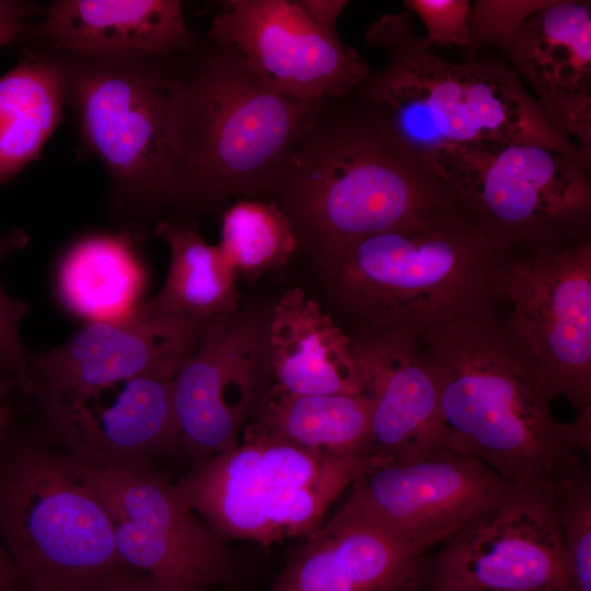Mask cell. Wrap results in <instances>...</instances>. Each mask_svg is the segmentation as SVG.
<instances>
[{
  "instance_id": "22",
  "label": "cell",
  "mask_w": 591,
  "mask_h": 591,
  "mask_svg": "<svg viewBox=\"0 0 591 591\" xmlns=\"http://www.w3.org/2000/svg\"><path fill=\"white\" fill-rule=\"evenodd\" d=\"M270 392L360 394L351 339L303 289H288L268 314Z\"/></svg>"
},
{
  "instance_id": "25",
  "label": "cell",
  "mask_w": 591,
  "mask_h": 591,
  "mask_svg": "<svg viewBox=\"0 0 591 591\" xmlns=\"http://www.w3.org/2000/svg\"><path fill=\"white\" fill-rule=\"evenodd\" d=\"M65 101V70L54 54H31L0 78V185L38 159Z\"/></svg>"
},
{
  "instance_id": "29",
  "label": "cell",
  "mask_w": 591,
  "mask_h": 591,
  "mask_svg": "<svg viewBox=\"0 0 591 591\" xmlns=\"http://www.w3.org/2000/svg\"><path fill=\"white\" fill-rule=\"evenodd\" d=\"M27 242L22 231L2 232L0 230V265L12 252L21 250ZM28 303L10 297L0 281V397L19 391L23 393L27 357L19 328L28 312Z\"/></svg>"
},
{
  "instance_id": "18",
  "label": "cell",
  "mask_w": 591,
  "mask_h": 591,
  "mask_svg": "<svg viewBox=\"0 0 591 591\" xmlns=\"http://www.w3.org/2000/svg\"><path fill=\"white\" fill-rule=\"evenodd\" d=\"M493 45L533 88L552 130L591 155L590 2L547 0Z\"/></svg>"
},
{
  "instance_id": "12",
  "label": "cell",
  "mask_w": 591,
  "mask_h": 591,
  "mask_svg": "<svg viewBox=\"0 0 591 591\" xmlns=\"http://www.w3.org/2000/svg\"><path fill=\"white\" fill-rule=\"evenodd\" d=\"M78 462L111 515L126 567L200 590L229 577L232 563L223 536L188 507L175 485L149 465Z\"/></svg>"
},
{
  "instance_id": "16",
  "label": "cell",
  "mask_w": 591,
  "mask_h": 591,
  "mask_svg": "<svg viewBox=\"0 0 591 591\" xmlns=\"http://www.w3.org/2000/svg\"><path fill=\"white\" fill-rule=\"evenodd\" d=\"M208 37L234 49L262 83L303 102L346 96L371 71L355 48L321 32L297 1H225Z\"/></svg>"
},
{
  "instance_id": "17",
  "label": "cell",
  "mask_w": 591,
  "mask_h": 591,
  "mask_svg": "<svg viewBox=\"0 0 591 591\" xmlns=\"http://www.w3.org/2000/svg\"><path fill=\"white\" fill-rule=\"evenodd\" d=\"M361 391L371 405L370 456L409 461L447 450L437 378L419 338L349 335Z\"/></svg>"
},
{
  "instance_id": "32",
  "label": "cell",
  "mask_w": 591,
  "mask_h": 591,
  "mask_svg": "<svg viewBox=\"0 0 591 591\" xmlns=\"http://www.w3.org/2000/svg\"><path fill=\"white\" fill-rule=\"evenodd\" d=\"M76 591H200V589L124 569Z\"/></svg>"
},
{
  "instance_id": "20",
  "label": "cell",
  "mask_w": 591,
  "mask_h": 591,
  "mask_svg": "<svg viewBox=\"0 0 591 591\" xmlns=\"http://www.w3.org/2000/svg\"><path fill=\"white\" fill-rule=\"evenodd\" d=\"M25 38L80 56L176 58L196 45L176 0H56Z\"/></svg>"
},
{
  "instance_id": "28",
  "label": "cell",
  "mask_w": 591,
  "mask_h": 591,
  "mask_svg": "<svg viewBox=\"0 0 591 591\" xmlns=\"http://www.w3.org/2000/svg\"><path fill=\"white\" fill-rule=\"evenodd\" d=\"M573 591H591V482L583 466L555 500Z\"/></svg>"
},
{
  "instance_id": "21",
  "label": "cell",
  "mask_w": 591,
  "mask_h": 591,
  "mask_svg": "<svg viewBox=\"0 0 591 591\" xmlns=\"http://www.w3.org/2000/svg\"><path fill=\"white\" fill-rule=\"evenodd\" d=\"M176 371L149 372L124 382L106 408L86 405L46 421L76 460L95 467L148 465L179 444L172 381Z\"/></svg>"
},
{
  "instance_id": "24",
  "label": "cell",
  "mask_w": 591,
  "mask_h": 591,
  "mask_svg": "<svg viewBox=\"0 0 591 591\" xmlns=\"http://www.w3.org/2000/svg\"><path fill=\"white\" fill-rule=\"evenodd\" d=\"M371 405L363 394L281 395L268 390L244 433L328 456H370Z\"/></svg>"
},
{
  "instance_id": "9",
  "label": "cell",
  "mask_w": 591,
  "mask_h": 591,
  "mask_svg": "<svg viewBox=\"0 0 591 591\" xmlns=\"http://www.w3.org/2000/svg\"><path fill=\"white\" fill-rule=\"evenodd\" d=\"M379 463L373 456L320 455L244 433L241 444L204 459L175 487L221 536L270 545L317 530L341 491Z\"/></svg>"
},
{
  "instance_id": "10",
  "label": "cell",
  "mask_w": 591,
  "mask_h": 591,
  "mask_svg": "<svg viewBox=\"0 0 591 591\" xmlns=\"http://www.w3.org/2000/svg\"><path fill=\"white\" fill-rule=\"evenodd\" d=\"M494 299L507 331L552 402L591 413V241L547 253H503Z\"/></svg>"
},
{
  "instance_id": "2",
  "label": "cell",
  "mask_w": 591,
  "mask_h": 591,
  "mask_svg": "<svg viewBox=\"0 0 591 591\" xmlns=\"http://www.w3.org/2000/svg\"><path fill=\"white\" fill-rule=\"evenodd\" d=\"M262 200L290 221L314 260L363 237L465 208L350 94L316 103Z\"/></svg>"
},
{
  "instance_id": "23",
  "label": "cell",
  "mask_w": 591,
  "mask_h": 591,
  "mask_svg": "<svg viewBox=\"0 0 591 591\" xmlns=\"http://www.w3.org/2000/svg\"><path fill=\"white\" fill-rule=\"evenodd\" d=\"M153 232L170 251L169 271L160 291L132 314L213 321L241 309L239 276L219 244L210 245L195 227L169 219L158 220Z\"/></svg>"
},
{
  "instance_id": "8",
  "label": "cell",
  "mask_w": 591,
  "mask_h": 591,
  "mask_svg": "<svg viewBox=\"0 0 591 591\" xmlns=\"http://www.w3.org/2000/svg\"><path fill=\"white\" fill-rule=\"evenodd\" d=\"M424 166L502 252L547 253L591 241V173L564 153L487 140L442 148Z\"/></svg>"
},
{
  "instance_id": "31",
  "label": "cell",
  "mask_w": 591,
  "mask_h": 591,
  "mask_svg": "<svg viewBox=\"0 0 591 591\" xmlns=\"http://www.w3.org/2000/svg\"><path fill=\"white\" fill-rule=\"evenodd\" d=\"M403 5L416 14L426 28L422 36L430 46H455L463 51L471 43L467 0H406Z\"/></svg>"
},
{
  "instance_id": "33",
  "label": "cell",
  "mask_w": 591,
  "mask_h": 591,
  "mask_svg": "<svg viewBox=\"0 0 591 591\" xmlns=\"http://www.w3.org/2000/svg\"><path fill=\"white\" fill-rule=\"evenodd\" d=\"M44 11L27 1L0 0V48L18 39L25 38L33 19Z\"/></svg>"
},
{
  "instance_id": "6",
  "label": "cell",
  "mask_w": 591,
  "mask_h": 591,
  "mask_svg": "<svg viewBox=\"0 0 591 591\" xmlns=\"http://www.w3.org/2000/svg\"><path fill=\"white\" fill-rule=\"evenodd\" d=\"M54 55L80 135L109 174L117 218L155 217L169 207L179 154L181 56Z\"/></svg>"
},
{
  "instance_id": "5",
  "label": "cell",
  "mask_w": 591,
  "mask_h": 591,
  "mask_svg": "<svg viewBox=\"0 0 591 591\" xmlns=\"http://www.w3.org/2000/svg\"><path fill=\"white\" fill-rule=\"evenodd\" d=\"M178 69L179 154L167 208L197 216L263 197L317 102L268 88L234 49L211 39L181 56Z\"/></svg>"
},
{
  "instance_id": "3",
  "label": "cell",
  "mask_w": 591,
  "mask_h": 591,
  "mask_svg": "<svg viewBox=\"0 0 591 591\" xmlns=\"http://www.w3.org/2000/svg\"><path fill=\"white\" fill-rule=\"evenodd\" d=\"M364 37L386 60L350 95L422 165L442 148L490 140L543 146L591 173V157L552 130L501 57L480 53L473 60H449L418 35L407 11L381 16Z\"/></svg>"
},
{
  "instance_id": "11",
  "label": "cell",
  "mask_w": 591,
  "mask_h": 591,
  "mask_svg": "<svg viewBox=\"0 0 591 591\" xmlns=\"http://www.w3.org/2000/svg\"><path fill=\"white\" fill-rule=\"evenodd\" d=\"M430 591H573L555 501L508 487L429 563Z\"/></svg>"
},
{
  "instance_id": "19",
  "label": "cell",
  "mask_w": 591,
  "mask_h": 591,
  "mask_svg": "<svg viewBox=\"0 0 591 591\" xmlns=\"http://www.w3.org/2000/svg\"><path fill=\"white\" fill-rule=\"evenodd\" d=\"M427 551L370 523L333 517L296 549L269 591H421Z\"/></svg>"
},
{
  "instance_id": "34",
  "label": "cell",
  "mask_w": 591,
  "mask_h": 591,
  "mask_svg": "<svg viewBox=\"0 0 591 591\" xmlns=\"http://www.w3.org/2000/svg\"><path fill=\"white\" fill-rule=\"evenodd\" d=\"M297 3L321 32L332 37H339L337 34V21L348 1L298 0Z\"/></svg>"
},
{
  "instance_id": "1",
  "label": "cell",
  "mask_w": 591,
  "mask_h": 591,
  "mask_svg": "<svg viewBox=\"0 0 591 591\" xmlns=\"http://www.w3.org/2000/svg\"><path fill=\"white\" fill-rule=\"evenodd\" d=\"M419 340L439 385L447 449L555 501L586 465L591 414L570 424L554 416L495 302Z\"/></svg>"
},
{
  "instance_id": "35",
  "label": "cell",
  "mask_w": 591,
  "mask_h": 591,
  "mask_svg": "<svg viewBox=\"0 0 591 591\" xmlns=\"http://www.w3.org/2000/svg\"><path fill=\"white\" fill-rule=\"evenodd\" d=\"M21 583L23 582L13 560L0 543V591H12Z\"/></svg>"
},
{
  "instance_id": "37",
  "label": "cell",
  "mask_w": 591,
  "mask_h": 591,
  "mask_svg": "<svg viewBox=\"0 0 591 591\" xmlns=\"http://www.w3.org/2000/svg\"><path fill=\"white\" fill-rule=\"evenodd\" d=\"M23 583H21L20 586H18L16 588H14L12 591H32L30 588H27L25 584L22 586Z\"/></svg>"
},
{
  "instance_id": "4",
  "label": "cell",
  "mask_w": 591,
  "mask_h": 591,
  "mask_svg": "<svg viewBox=\"0 0 591 591\" xmlns=\"http://www.w3.org/2000/svg\"><path fill=\"white\" fill-rule=\"evenodd\" d=\"M503 253L460 208L363 237L315 263L352 333L420 338L495 301Z\"/></svg>"
},
{
  "instance_id": "15",
  "label": "cell",
  "mask_w": 591,
  "mask_h": 591,
  "mask_svg": "<svg viewBox=\"0 0 591 591\" xmlns=\"http://www.w3.org/2000/svg\"><path fill=\"white\" fill-rule=\"evenodd\" d=\"M349 487L334 517L370 523L430 549L510 485L480 461L447 449L372 465Z\"/></svg>"
},
{
  "instance_id": "26",
  "label": "cell",
  "mask_w": 591,
  "mask_h": 591,
  "mask_svg": "<svg viewBox=\"0 0 591 591\" xmlns=\"http://www.w3.org/2000/svg\"><path fill=\"white\" fill-rule=\"evenodd\" d=\"M144 271L127 236L93 235L76 243L57 271V292L72 314L91 322L129 316L141 303Z\"/></svg>"
},
{
  "instance_id": "13",
  "label": "cell",
  "mask_w": 591,
  "mask_h": 591,
  "mask_svg": "<svg viewBox=\"0 0 591 591\" xmlns=\"http://www.w3.org/2000/svg\"><path fill=\"white\" fill-rule=\"evenodd\" d=\"M211 321L189 316L90 322L61 345L28 354L23 395L45 418L86 406L138 375L177 371Z\"/></svg>"
},
{
  "instance_id": "14",
  "label": "cell",
  "mask_w": 591,
  "mask_h": 591,
  "mask_svg": "<svg viewBox=\"0 0 591 591\" xmlns=\"http://www.w3.org/2000/svg\"><path fill=\"white\" fill-rule=\"evenodd\" d=\"M268 314L241 306L211 321L173 378L179 444L204 459L237 444L271 386Z\"/></svg>"
},
{
  "instance_id": "38",
  "label": "cell",
  "mask_w": 591,
  "mask_h": 591,
  "mask_svg": "<svg viewBox=\"0 0 591 591\" xmlns=\"http://www.w3.org/2000/svg\"><path fill=\"white\" fill-rule=\"evenodd\" d=\"M526 591H544V590H526Z\"/></svg>"
},
{
  "instance_id": "27",
  "label": "cell",
  "mask_w": 591,
  "mask_h": 591,
  "mask_svg": "<svg viewBox=\"0 0 591 591\" xmlns=\"http://www.w3.org/2000/svg\"><path fill=\"white\" fill-rule=\"evenodd\" d=\"M219 246L237 276L252 280L283 266L299 243L290 221L274 202L250 198L224 209Z\"/></svg>"
},
{
  "instance_id": "30",
  "label": "cell",
  "mask_w": 591,
  "mask_h": 591,
  "mask_svg": "<svg viewBox=\"0 0 591 591\" xmlns=\"http://www.w3.org/2000/svg\"><path fill=\"white\" fill-rule=\"evenodd\" d=\"M547 0L502 1L478 0L470 5L468 24L471 43L463 51V60H473L485 45L514 31L522 22L538 11Z\"/></svg>"
},
{
  "instance_id": "36",
  "label": "cell",
  "mask_w": 591,
  "mask_h": 591,
  "mask_svg": "<svg viewBox=\"0 0 591 591\" xmlns=\"http://www.w3.org/2000/svg\"><path fill=\"white\" fill-rule=\"evenodd\" d=\"M10 422V412L7 406L0 402V441L7 432Z\"/></svg>"
},
{
  "instance_id": "7",
  "label": "cell",
  "mask_w": 591,
  "mask_h": 591,
  "mask_svg": "<svg viewBox=\"0 0 591 591\" xmlns=\"http://www.w3.org/2000/svg\"><path fill=\"white\" fill-rule=\"evenodd\" d=\"M0 543L32 591H76L129 569L80 463L26 443L0 441Z\"/></svg>"
}]
</instances>
